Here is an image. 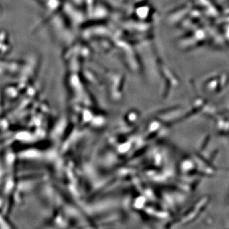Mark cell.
Instances as JSON below:
<instances>
[{
	"label": "cell",
	"mask_w": 229,
	"mask_h": 229,
	"mask_svg": "<svg viewBox=\"0 0 229 229\" xmlns=\"http://www.w3.org/2000/svg\"><path fill=\"white\" fill-rule=\"evenodd\" d=\"M17 137H18L19 138H20V139H26L27 137V134L26 133H22L19 134V135L17 136Z\"/></svg>",
	"instance_id": "obj_1"
}]
</instances>
